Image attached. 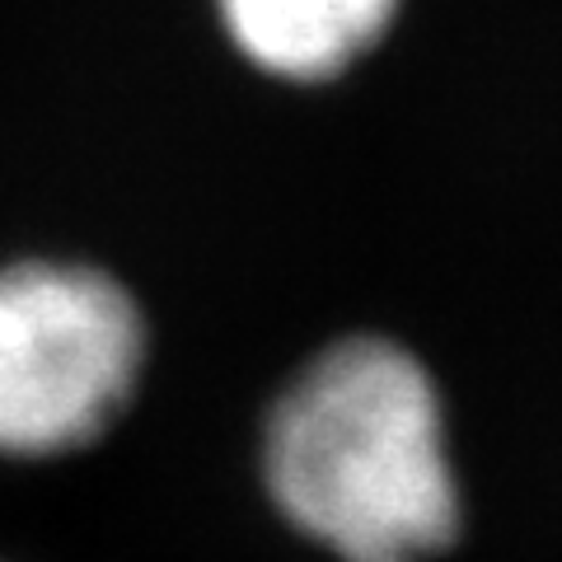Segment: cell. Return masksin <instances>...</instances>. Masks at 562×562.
<instances>
[{"instance_id": "1", "label": "cell", "mask_w": 562, "mask_h": 562, "mask_svg": "<svg viewBox=\"0 0 562 562\" xmlns=\"http://www.w3.org/2000/svg\"><path fill=\"white\" fill-rule=\"evenodd\" d=\"M258 492L324 562H441L469 530V483L436 366L380 328L338 333L272 390Z\"/></svg>"}, {"instance_id": "2", "label": "cell", "mask_w": 562, "mask_h": 562, "mask_svg": "<svg viewBox=\"0 0 562 562\" xmlns=\"http://www.w3.org/2000/svg\"><path fill=\"white\" fill-rule=\"evenodd\" d=\"M155 328L122 272L85 254L0 258V464L103 446L150 380Z\"/></svg>"}, {"instance_id": "3", "label": "cell", "mask_w": 562, "mask_h": 562, "mask_svg": "<svg viewBox=\"0 0 562 562\" xmlns=\"http://www.w3.org/2000/svg\"><path fill=\"white\" fill-rule=\"evenodd\" d=\"M235 57L281 85H333L366 52L319 0H211Z\"/></svg>"}, {"instance_id": "4", "label": "cell", "mask_w": 562, "mask_h": 562, "mask_svg": "<svg viewBox=\"0 0 562 562\" xmlns=\"http://www.w3.org/2000/svg\"><path fill=\"white\" fill-rule=\"evenodd\" d=\"M319 5L351 33V43L371 57V52L384 43V33L394 29L403 0H319Z\"/></svg>"}, {"instance_id": "5", "label": "cell", "mask_w": 562, "mask_h": 562, "mask_svg": "<svg viewBox=\"0 0 562 562\" xmlns=\"http://www.w3.org/2000/svg\"><path fill=\"white\" fill-rule=\"evenodd\" d=\"M0 562H14V558H0Z\"/></svg>"}]
</instances>
